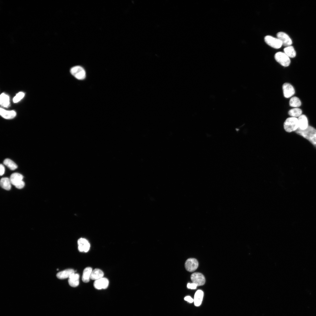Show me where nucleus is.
<instances>
[{
	"label": "nucleus",
	"mask_w": 316,
	"mask_h": 316,
	"mask_svg": "<svg viewBox=\"0 0 316 316\" xmlns=\"http://www.w3.org/2000/svg\"><path fill=\"white\" fill-rule=\"evenodd\" d=\"M295 132L297 134L308 140L313 145H316V129L308 126L305 130H302L298 128Z\"/></svg>",
	"instance_id": "1"
},
{
	"label": "nucleus",
	"mask_w": 316,
	"mask_h": 316,
	"mask_svg": "<svg viewBox=\"0 0 316 316\" xmlns=\"http://www.w3.org/2000/svg\"><path fill=\"white\" fill-rule=\"evenodd\" d=\"M284 127L285 130L288 133L296 131L299 128L298 119L293 117L288 118L284 123Z\"/></svg>",
	"instance_id": "2"
},
{
	"label": "nucleus",
	"mask_w": 316,
	"mask_h": 316,
	"mask_svg": "<svg viewBox=\"0 0 316 316\" xmlns=\"http://www.w3.org/2000/svg\"><path fill=\"white\" fill-rule=\"evenodd\" d=\"M275 60L282 66L284 67L288 66L291 61L288 57L284 52H278L274 55Z\"/></svg>",
	"instance_id": "3"
},
{
	"label": "nucleus",
	"mask_w": 316,
	"mask_h": 316,
	"mask_svg": "<svg viewBox=\"0 0 316 316\" xmlns=\"http://www.w3.org/2000/svg\"><path fill=\"white\" fill-rule=\"evenodd\" d=\"M71 74L78 79L82 80L85 78L86 73L81 66H77L72 67L70 70Z\"/></svg>",
	"instance_id": "4"
},
{
	"label": "nucleus",
	"mask_w": 316,
	"mask_h": 316,
	"mask_svg": "<svg viewBox=\"0 0 316 316\" xmlns=\"http://www.w3.org/2000/svg\"><path fill=\"white\" fill-rule=\"evenodd\" d=\"M264 39L265 42L268 45L274 48H280L282 45L281 42L277 38L270 35H267L265 37Z\"/></svg>",
	"instance_id": "5"
},
{
	"label": "nucleus",
	"mask_w": 316,
	"mask_h": 316,
	"mask_svg": "<svg viewBox=\"0 0 316 316\" xmlns=\"http://www.w3.org/2000/svg\"><path fill=\"white\" fill-rule=\"evenodd\" d=\"M190 278L192 283L196 284L197 286H202L205 283V278L204 276L200 273H193L191 275Z\"/></svg>",
	"instance_id": "6"
},
{
	"label": "nucleus",
	"mask_w": 316,
	"mask_h": 316,
	"mask_svg": "<svg viewBox=\"0 0 316 316\" xmlns=\"http://www.w3.org/2000/svg\"><path fill=\"white\" fill-rule=\"evenodd\" d=\"M185 266L187 271L192 272L195 270L197 268L198 263L196 259L194 258H190L186 260Z\"/></svg>",
	"instance_id": "7"
},
{
	"label": "nucleus",
	"mask_w": 316,
	"mask_h": 316,
	"mask_svg": "<svg viewBox=\"0 0 316 316\" xmlns=\"http://www.w3.org/2000/svg\"><path fill=\"white\" fill-rule=\"evenodd\" d=\"M277 38L281 42L282 45L286 47L291 46L292 42L291 40L286 33L283 32H279L276 34Z\"/></svg>",
	"instance_id": "8"
},
{
	"label": "nucleus",
	"mask_w": 316,
	"mask_h": 316,
	"mask_svg": "<svg viewBox=\"0 0 316 316\" xmlns=\"http://www.w3.org/2000/svg\"><path fill=\"white\" fill-rule=\"evenodd\" d=\"M282 89L284 96L286 98H289L293 95L295 93L293 87L290 84L286 83L282 85Z\"/></svg>",
	"instance_id": "9"
},
{
	"label": "nucleus",
	"mask_w": 316,
	"mask_h": 316,
	"mask_svg": "<svg viewBox=\"0 0 316 316\" xmlns=\"http://www.w3.org/2000/svg\"><path fill=\"white\" fill-rule=\"evenodd\" d=\"M109 281L107 278L102 277L96 280L94 283V287L97 289H105L109 285Z\"/></svg>",
	"instance_id": "10"
},
{
	"label": "nucleus",
	"mask_w": 316,
	"mask_h": 316,
	"mask_svg": "<svg viewBox=\"0 0 316 316\" xmlns=\"http://www.w3.org/2000/svg\"><path fill=\"white\" fill-rule=\"evenodd\" d=\"M78 250L80 252H87L90 248V245L88 241L84 238H80L78 241Z\"/></svg>",
	"instance_id": "11"
},
{
	"label": "nucleus",
	"mask_w": 316,
	"mask_h": 316,
	"mask_svg": "<svg viewBox=\"0 0 316 316\" xmlns=\"http://www.w3.org/2000/svg\"><path fill=\"white\" fill-rule=\"evenodd\" d=\"M23 176L21 174L14 173L11 175L10 179L11 184L16 186L23 181Z\"/></svg>",
	"instance_id": "12"
},
{
	"label": "nucleus",
	"mask_w": 316,
	"mask_h": 316,
	"mask_svg": "<svg viewBox=\"0 0 316 316\" xmlns=\"http://www.w3.org/2000/svg\"><path fill=\"white\" fill-rule=\"evenodd\" d=\"M79 275L75 273L71 274L68 278V282L70 286L73 287L77 286L79 284Z\"/></svg>",
	"instance_id": "13"
},
{
	"label": "nucleus",
	"mask_w": 316,
	"mask_h": 316,
	"mask_svg": "<svg viewBox=\"0 0 316 316\" xmlns=\"http://www.w3.org/2000/svg\"><path fill=\"white\" fill-rule=\"evenodd\" d=\"M0 114L2 117L5 119H11L14 118L16 114L14 111H7L0 108Z\"/></svg>",
	"instance_id": "14"
},
{
	"label": "nucleus",
	"mask_w": 316,
	"mask_h": 316,
	"mask_svg": "<svg viewBox=\"0 0 316 316\" xmlns=\"http://www.w3.org/2000/svg\"><path fill=\"white\" fill-rule=\"evenodd\" d=\"M75 272V271L73 269H67L58 272L56 276L59 279H64L68 278L71 274Z\"/></svg>",
	"instance_id": "15"
},
{
	"label": "nucleus",
	"mask_w": 316,
	"mask_h": 316,
	"mask_svg": "<svg viewBox=\"0 0 316 316\" xmlns=\"http://www.w3.org/2000/svg\"><path fill=\"white\" fill-rule=\"evenodd\" d=\"M299 128L302 130L305 129L308 126V121L307 118L304 114H302L299 117L298 119Z\"/></svg>",
	"instance_id": "16"
},
{
	"label": "nucleus",
	"mask_w": 316,
	"mask_h": 316,
	"mask_svg": "<svg viewBox=\"0 0 316 316\" xmlns=\"http://www.w3.org/2000/svg\"><path fill=\"white\" fill-rule=\"evenodd\" d=\"M204 296L203 291L198 290L195 292L194 299V302L195 305L196 306H199L201 304Z\"/></svg>",
	"instance_id": "17"
},
{
	"label": "nucleus",
	"mask_w": 316,
	"mask_h": 316,
	"mask_svg": "<svg viewBox=\"0 0 316 316\" xmlns=\"http://www.w3.org/2000/svg\"><path fill=\"white\" fill-rule=\"evenodd\" d=\"M104 273L101 269H95L92 271L90 276V279L93 280H97L103 277Z\"/></svg>",
	"instance_id": "18"
},
{
	"label": "nucleus",
	"mask_w": 316,
	"mask_h": 316,
	"mask_svg": "<svg viewBox=\"0 0 316 316\" xmlns=\"http://www.w3.org/2000/svg\"><path fill=\"white\" fill-rule=\"evenodd\" d=\"M92 271V268L90 267H86L84 269L82 276V280L83 282L86 283L89 281Z\"/></svg>",
	"instance_id": "19"
},
{
	"label": "nucleus",
	"mask_w": 316,
	"mask_h": 316,
	"mask_svg": "<svg viewBox=\"0 0 316 316\" xmlns=\"http://www.w3.org/2000/svg\"><path fill=\"white\" fill-rule=\"evenodd\" d=\"M9 97L8 95L4 93L1 94L0 96V104L1 105L5 107H8L10 104Z\"/></svg>",
	"instance_id": "20"
},
{
	"label": "nucleus",
	"mask_w": 316,
	"mask_h": 316,
	"mask_svg": "<svg viewBox=\"0 0 316 316\" xmlns=\"http://www.w3.org/2000/svg\"><path fill=\"white\" fill-rule=\"evenodd\" d=\"M11 183L10 178L4 177L1 178L0 185L1 187L5 190H9L11 188Z\"/></svg>",
	"instance_id": "21"
},
{
	"label": "nucleus",
	"mask_w": 316,
	"mask_h": 316,
	"mask_svg": "<svg viewBox=\"0 0 316 316\" xmlns=\"http://www.w3.org/2000/svg\"><path fill=\"white\" fill-rule=\"evenodd\" d=\"M284 51V53L289 57L293 58L296 56V51L292 46H290L285 47Z\"/></svg>",
	"instance_id": "22"
},
{
	"label": "nucleus",
	"mask_w": 316,
	"mask_h": 316,
	"mask_svg": "<svg viewBox=\"0 0 316 316\" xmlns=\"http://www.w3.org/2000/svg\"><path fill=\"white\" fill-rule=\"evenodd\" d=\"M289 104L291 107L297 108L301 106V102L298 97L295 96L291 97L290 99Z\"/></svg>",
	"instance_id": "23"
},
{
	"label": "nucleus",
	"mask_w": 316,
	"mask_h": 316,
	"mask_svg": "<svg viewBox=\"0 0 316 316\" xmlns=\"http://www.w3.org/2000/svg\"><path fill=\"white\" fill-rule=\"evenodd\" d=\"M3 163L5 165L12 170L16 169L18 167L17 164L12 160L9 159H5L4 160Z\"/></svg>",
	"instance_id": "24"
},
{
	"label": "nucleus",
	"mask_w": 316,
	"mask_h": 316,
	"mask_svg": "<svg viewBox=\"0 0 316 316\" xmlns=\"http://www.w3.org/2000/svg\"><path fill=\"white\" fill-rule=\"evenodd\" d=\"M302 111L301 109L298 108L292 109L289 110L288 114L292 117H299L302 115Z\"/></svg>",
	"instance_id": "25"
},
{
	"label": "nucleus",
	"mask_w": 316,
	"mask_h": 316,
	"mask_svg": "<svg viewBox=\"0 0 316 316\" xmlns=\"http://www.w3.org/2000/svg\"><path fill=\"white\" fill-rule=\"evenodd\" d=\"M25 94L22 92H20L18 93L13 99V102L17 103L20 101L24 97Z\"/></svg>",
	"instance_id": "26"
},
{
	"label": "nucleus",
	"mask_w": 316,
	"mask_h": 316,
	"mask_svg": "<svg viewBox=\"0 0 316 316\" xmlns=\"http://www.w3.org/2000/svg\"><path fill=\"white\" fill-rule=\"evenodd\" d=\"M197 286V285L194 283H188L187 285V287L188 288H190L192 289H195L196 288Z\"/></svg>",
	"instance_id": "27"
},
{
	"label": "nucleus",
	"mask_w": 316,
	"mask_h": 316,
	"mask_svg": "<svg viewBox=\"0 0 316 316\" xmlns=\"http://www.w3.org/2000/svg\"><path fill=\"white\" fill-rule=\"evenodd\" d=\"M5 168L4 166L1 164L0 165V175L1 176L3 175L4 173Z\"/></svg>",
	"instance_id": "28"
},
{
	"label": "nucleus",
	"mask_w": 316,
	"mask_h": 316,
	"mask_svg": "<svg viewBox=\"0 0 316 316\" xmlns=\"http://www.w3.org/2000/svg\"><path fill=\"white\" fill-rule=\"evenodd\" d=\"M184 300L188 301L189 303H191L194 302V299L192 298L190 296H188L185 297L184 298Z\"/></svg>",
	"instance_id": "29"
},
{
	"label": "nucleus",
	"mask_w": 316,
	"mask_h": 316,
	"mask_svg": "<svg viewBox=\"0 0 316 316\" xmlns=\"http://www.w3.org/2000/svg\"><path fill=\"white\" fill-rule=\"evenodd\" d=\"M25 186V183L23 181L19 184L15 186V187L19 189H21L23 188Z\"/></svg>",
	"instance_id": "30"
}]
</instances>
